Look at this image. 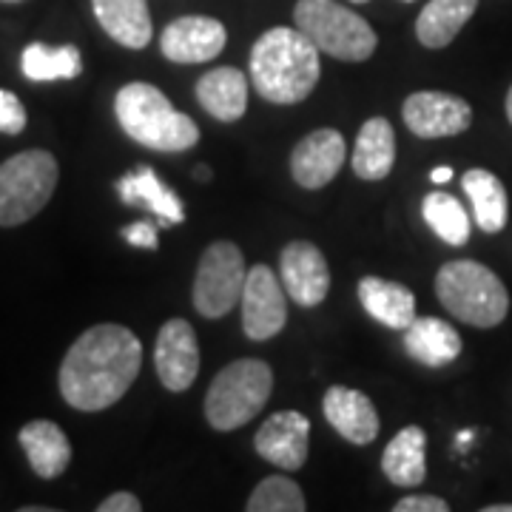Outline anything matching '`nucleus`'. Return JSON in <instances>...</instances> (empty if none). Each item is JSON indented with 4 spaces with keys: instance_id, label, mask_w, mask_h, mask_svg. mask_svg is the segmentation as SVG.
<instances>
[{
    "instance_id": "obj_1",
    "label": "nucleus",
    "mask_w": 512,
    "mask_h": 512,
    "mask_svg": "<svg viewBox=\"0 0 512 512\" xmlns=\"http://www.w3.org/2000/svg\"><path fill=\"white\" fill-rule=\"evenodd\" d=\"M143 345L123 325H94L77 336L60 365V396L80 413L109 410L140 376Z\"/></svg>"
},
{
    "instance_id": "obj_2",
    "label": "nucleus",
    "mask_w": 512,
    "mask_h": 512,
    "mask_svg": "<svg viewBox=\"0 0 512 512\" xmlns=\"http://www.w3.org/2000/svg\"><path fill=\"white\" fill-rule=\"evenodd\" d=\"M319 74V49L299 29L274 26L251 49L254 89L276 106L308 100L319 83Z\"/></svg>"
},
{
    "instance_id": "obj_3",
    "label": "nucleus",
    "mask_w": 512,
    "mask_h": 512,
    "mask_svg": "<svg viewBox=\"0 0 512 512\" xmlns=\"http://www.w3.org/2000/svg\"><path fill=\"white\" fill-rule=\"evenodd\" d=\"M117 123L140 146L163 154H180L200 143V126L171 106L157 86L128 83L114 97Z\"/></svg>"
},
{
    "instance_id": "obj_4",
    "label": "nucleus",
    "mask_w": 512,
    "mask_h": 512,
    "mask_svg": "<svg viewBox=\"0 0 512 512\" xmlns=\"http://www.w3.org/2000/svg\"><path fill=\"white\" fill-rule=\"evenodd\" d=\"M436 296L456 319L473 328H495L510 313L504 282L481 262L453 259L436 274Z\"/></svg>"
},
{
    "instance_id": "obj_5",
    "label": "nucleus",
    "mask_w": 512,
    "mask_h": 512,
    "mask_svg": "<svg viewBox=\"0 0 512 512\" xmlns=\"http://www.w3.org/2000/svg\"><path fill=\"white\" fill-rule=\"evenodd\" d=\"M274 390L271 365L262 359H237L214 376L205 396V419L214 430L245 427L268 404Z\"/></svg>"
},
{
    "instance_id": "obj_6",
    "label": "nucleus",
    "mask_w": 512,
    "mask_h": 512,
    "mask_svg": "<svg viewBox=\"0 0 512 512\" xmlns=\"http://www.w3.org/2000/svg\"><path fill=\"white\" fill-rule=\"evenodd\" d=\"M296 29L325 55L348 63L373 57L379 37L362 15L345 9L336 0H299L293 9Z\"/></svg>"
},
{
    "instance_id": "obj_7",
    "label": "nucleus",
    "mask_w": 512,
    "mask_h": 512,
    "mask_svg": "<svg viewBox=\"0 0 512 512\" xmlns=\"http://www.w3.org/2000/svg\"><path fill=\"white\" fill-rule=\"evenodd\" d=\"M57 160L43 148H29L0 163V228L37 217L57 188Z\"/></svg>"
},
{
    "instance_id": "obj_8",
    "label": "nucleus",
    "mask_w": 512,
    "mask_h": 512,
    "mask_svg": "<svg viewBox=\"0 0 512 512\" xmlns=\"http://www.w3.org/2000/svg\"><path fill=\"white\" fill-rule=\"evenodd\" d=\"M245 256L234 242H214L200 256V268L194 276V308L205 319H222L237 308L245 291Z\"/></svg>"
},
{
    "instance_id": "obj_9",
    "label": "nucleus",
    "mask_w": 512,
    "mask_h": 512,
    "mask_svg": "<svg viewBox=\"0 0 512 512\" xmlns=\"http://www.w3.org/2000/svg\"><path fill=\"white\" fill-rule=\"evenodd\" d=\"M288 291L268 265H254L242 291V330L251 342H268L288 322Z\"/></svg>"
},
{
    "instance_id": "obj_10",
    "label": "nucleus",
    "mask_w": 512,
    "mask_h": 512,
    "mask_svg": "<svg viewBox=\"0 0 512 512\" xmlns=\"http://www.w3.org/2000/svg\"><path fill=\"white\" fill-rule=\"evenodd\" d=\"M404 126L421 140L456 137L473 126V109L464 97L447 92H416L404 100Z\"/></svg>"
},
{
    "instance_id": "obj_11",
    "label": "nucleus",
    "mask_w": 512,
    "mask_h": 512,
    "mask_svg": "<svg viewBox=\"0 0 512 512\" xmlns=\"http://www.w3.org/2000/svg\"><path fill=\"white\" fill-rule=\"evenodd\" d=\"M154 367L163 387L171 393H183L200 376V342L191 322L168 319L154 345Z\"/></svg>"
},
{
    "instance_id": "obj_12",
    "label": "nucleus",
    "mask_w": 512,
    "mask_h": 512,
    "mask_svg": "<svg viewBox=\"0 0 512 512\" xmlns=\"http://www.w3.org/2000/svg\"><path fill=\"white\" fill-rule=\"evenodd\" d=\"M311 444V421L299 410H282L256 430L254 447L268 464H274L285 473H296L308 461Z\"/></svg>"
},
{
    "instance_id": "obj_13",
    "label": "nucleus",
    "mask_w": 512,
    "mask_h": 512,
    "mask_svg": "<svg viewBox=\"0 0 512 512\" xmlns=\"http://www.w3.org/2000/svg\"><path fill=\"white\" fill-rule=\"evenodd\" d=\"M279 279L296 305L316 308L330 291V268L325 254L305 239L285 245L279 259Z\"/></svg>"
},
{
    "instance_id": "obj_14",
    "label": "nucleus",
    "mask_w": 512,
    "mask_h": 512,
    "mask_svg": "<svg viewBox=\"0 0 512 512\" xmlns=\"http://www.w3.org/2000/svg\"><path fill=\"white\" fill-rule=\"evenodd\" d=\"M228 43V32L217 18L185 15L171 20L160 37V49L171 63H208L220 55Z\"/></svg>"
},
{
    "instance_id": "obj_15",
    "label": "nucleus",
    "mask_w": 512,
    "mask_h": 512,
    "mask_svg": "<svg viewBox=\"0 0 512 512\" xmlns=\"http://www.w3.org/2000/svg\"><path fill=\"white\" fill-rule=\"evenodd\" d=\"M345 137L336 128H319L296 143L291 154V174L302 188H325L345 165Z\"/></svg>"
},
{
    "instance_id": "obj_16",
    "label": "nucleus",
    "mask_w": 512,
    "mask_h": 512,
    "mask_svg": "<svg viewBox=\"0 0 512 512\" xmlns=\"http://www.w3.org/2000/svg\"><path fill=\"white\" fill-rule=\"evenodd\" d=\"M322 413H325L328 424L342 439L350 441V444H359V447L376 441L379 427H382L373 402L367 399L362 390H353V387H345V384H333L325 393Z\"/></svg>"
},
{
    "instance_id": "obj_17",
    "label": "nucleus",
    "mask_w": 512,
    "mask_h": 512,
    "mask_svg": "<svg viewBox=\"0 0 512 512\" xmlns=\"http://www.w3.org/2000/svg\"><path fill=\"white\" fill-rule=\"evenodd\" d=\"M117 194L126 205L148 208L160 220V225H180V222H185V208L180 197L148 165H140V168L128 171L126 177H120L117 180Z\"/></svg>"
},
{
    "instance_id": "obj_18",
    "label": "nucleus",
    "mask_w": 512,
    "mask_h": 512,
    "mask_svg": "<svg viewBox=\"0 0 512 512\" xmlns=\"http://www.w3.org/2000/svg\"><path fill=\"white\" fill-rule=\"evenodd\" d=\"M20 447L29 458L32 470L40 478L63 476L72 464V444L66 439V433L60 430V424L49 419H35L23 424L18 433Z\"/></svg>"
},
{
    "instance_id": "obj_19",
    "label": "nucleus",
    "mask_w": 512,
    "mask_h": 512,
    "mask_svg": "<svg viewBox=\"0 0 512 512\" xmlns=\"http://www.w3.org/2000/svg\"><path fill=\"white\" fill-rule=\"evenodd\" d=\"M359 302L379 325L404 330L416 319V296L402 282H390L382 276H365L359 282Z\"/></svg>"
},
{
    "instance_id": "obj_20",
    "label": "nucleus",
    "mask_w": 512,
    "mask_h": 512,
    "mask_svg": "<svg viewBox=\"0 0 512 512\" xmlns=\"http://www.w3.org/2000/svg\"><path fill=\"white\" fill-rule=\"evenodd\" d=\"M94 18L103 32L126 49H146L154 35L146 0H92Z\"/></svg>"
},
{
    "instance_id": "obj_21",
    "label": "nucleus",
    "mask_w": 512,
    "mask_h": 512,
    "mask_svg": "<svg viewBox=\"0 0 512 512\" xmlns=\"http://www.w3.org/2000/svg\"><path fill=\"white\" fill-rule=\"evenodd\" d=\"M396 163V134L393 126L384 117H370L365 126L359 128L356 146H353V174L365 183H379L390 177Z\"/></svg>"
},
{
    "instance_id": "obj_22",
    "label": "nucleus",
    "mask_w": 512,
    "mask_h": 512,
    "mask_svg": "<svg viewBox=\"0 0 512 512\" xmlns=\"http://www.w3.org/2000/svg\"><path fill=\"white\" fill-rule=\"evenodd\" d=\"M197 100L211 117L237 123L248 109V77L234 66L211 69L197 80Z\"/></svg>"
},
{
    "instance_id": "obj_23",
    "label": "nucleus",
    "mask_w": 512,
    "mask_h": 512,
    "mask_svg": "<svg viewBox=\"0 0 512 512\" xmlns=\"http://www.w3.org/2000/svg\"><path fill=\"white\" fill-rule=\"evenodd\" d=\"M404 350L427 367H444L461 356V336L453 325L436 316H416L404 328Z\"/></svg>"
},
{
    "instance_id": "obj_24",
    "label": "nucleus",
    "mask_w": 512,
    "mask_h": 512,
    "mask_svg": "<svg viewBox=\"0 0 512 512\" xmlns=\"http://www.w3.org/2000/svg\"><path fill=\"white\" fill-rule=\"evenodd\" d=\"M382 470L396 487H419L427 478V433L416 424L399 430L384 447Z\"/></svg>"
},
{
    "instance_id": "obj_25",
    "label": "nucleus",
    "mask_w": 512,
    "mask_h": 512,
    "mask_svg": "<svg viewBox=\"0 0 512 512\" xmlns=\"http://www.w3.org/2000/svg\"><path fill=\"white\" fill-rule=\"evenodd\" d=\"M461 188L467 194V200L473 205V217L478 228L484 234H498L507 217H510V205H507V188L487 168H470L461 177Z\"/></svg>"
},
{
    "instance_id": "obj_26",
    "label": "nucleus",
    "mask_w": 512,
    "mask_h": 512,
    "mask_svg": "<svg viewBox=\"0 0 512 512\" xmlns=\"http://www.w3.org/2000/svg\"><path fill=\"white\" fill-rule=\"evenodd\" d=\"M478 0H430L416 20V37L427 49H444L476 15Z\"/></svg>"
},
{
    "instance_id": "obj_27",
    "label": "nucleus",
    "mask_w": 512,
    "mask_h": 512,
    "mask_svg": "<svg viewBox=\"0 0 512 512\" xmlns=\"http://www.w3.org/2000/svg\"><path fill=\"white\" fill-rule=\"evenodd\" d=\"M20 72L32 83L74 80L83 74V55L77 46H46L29 43L20 55Z\"/></svg>"
},
{
    "instance_id": "obj_28",
    "label": "nucleus",
    "mask_w": 512,
    "mask_h": 512,
    "mask_svg": "<svg viewBox=\"0 0 512 512\" xmlns=\"http://www.w3.org/2000/svg\"><path fill=\"white\" fill-rule=\"evenodd\" d=\"M421 217L433 228V234L441 242H447L453 248L467 245V239H470V217H467L464 205L453 194H447V191L427 194L424 202H421Z\"/></svg>"
},
{
    "instance_id": "obj_29",
    "label": "nucleus",
    "mask_w": 512,
    "mask_h": 512,
    "mask_svg": "<svg viewBox=\"0 0 512 512\" xmlns=\"http://www.w3.org/2000/svg\"><path fill=\"white\" fill-rule=\"evenodd\" d=\"M305 493L288 476L262 478L248 498V512H305Z\"/></svg>"
},
{
    "instance_id": "obj_30",
    "label": "nucleus",
    "mask_w": 512,
    "mask_h": 512,
    "mask_svg": "<svg viewBox=\"0 0 512 512\" xmlns=\"http://www.w3.org/2000/svg\"><path fill=\"white\" fill-rule=\"evenodd\" d=\"M29 123L26 109L18 100V94L9 92V89H0V134H20Z\"/></svg>"
},
{
    "instance_id": "obj_31",
    "label": "nucleus",
    "mask_w": 512,
    "mask_h": 512,
    "mask_svg": "<svg viewBox=\"0 0 512 512\" xmlns=\"http://www.w3.org/2000/svg\"><path fill=\"white\" fill-rule=\"evenodd\" d=\"M396 512H447L450 504L436 495H407L402 501H396Z\"/></svg>"
},
{
    "instance_id": "obj_32",
    "label": "nucleus",
    "mask_w": 512,
    "mask_h": 512,
    "mask_svg": "<svg viewBox=\"0 0 512 512\" xmlns=\"http://www.w3.org/2000/svg\"><path fill=\"white\" fill-rule=\"evenodd\" d=\"M123 239H126L128 245H134V248L154 251L157 248V228L151 222H131V225L123 228Z\"/></svg>"
},
{
    "instance_id": "obj_33",
    "label": "nucleus",
    "mask_w": 512,
    "mask_h": 512,
    "mask_svg": "<svg viewBox=\"0 0 512 512\" xmlns=\"http://www.w3.org/2000/svg\"><path fill=\"white\" fill-rule=\"evenodd\" d=\"M100 512H140L143 510V504H140V498L134 493H114L109 495L106 501H100Z\"/></svg>"
},
{
    "instance_id": "obj_34",
    "label": "nucleus",
    "mask_w": 512,
    "mask_h": 512,
    "mask_svg": "<svg viewBox=\"0 0 512 512\" xmlns=\"http://www.w3.org/2000/svg\"><path fill=\"white\" fill-rule=\"evenodd\" d=\"M430 180L436 185H444V183H450L453 180V168L450 165H441V168H433L430 171Z\"/></svg>"
},
{
    "instance_id": "obj_35",
    "label": "nucleus",
    "mask_w": 512,
    "mask_h": 512,
    "mask_svg": "<svg viewBox=\"0 0 512 512\" xmlns=\"http://www.w3.org/2000/svg\"><path fill=\"white\" fill-rule=\"evenodd\" d=\"M194 180L208 183V180H211V168H208V165H197V168H194Z\"/></svg>"
},
{
    "instance_id": "obj_36",
    "label": "nucleus",
    "mask_w": 512,
    "mask_h": 512,
    "mask_svg": "<svg viewBox=\"0 0 512 512\" xmlns=\"http://www.w3.org/2000/svg\"><path fill=\"white\" fill-rule=\"evenodd\" d=\"M487 512H512V504H495V507H487Z\"/></svg>"
},
{
    "instance_id": "obj_37",
    "label": "nucleus",
    "mask_w": 512,
    "mask_h": 512,
    "mask_svg": "<svg viewBox=\"0 0 512 512\" xmlns=\"http://www.w3.org/2000/svg\"><path fill=\"white\" fill-rule=\"evenodd\" d=\"M470 439H473V430H464V433L458 436V444H467Z\"/></svg>"
},
{
    "instance_id": "obj_38",
    "label": "nucleus",
    "mask_w": 512,
    "mask_h": 512,
    "mask_svg": "<svg viewBox=\"0 0 512 512\" xmlns=\"http://www.w3.org/2000/svg\"><path fill=\"white\" fill-rule=\"evenodd\" d=\"M507 117H510V123H512V86H510V92H507Z\"/></svg>"
},
{
    "instance_id": "obj_39",
    "label": "nucleus",
    "mask_w": 512,
    "mask_h": 512,
    "mask_svg": "<svg viewBox=\"0 0 512 512\" xmlns=\"http://www.w3.org/2000/svg\"><path fill=\"white\" fill-rule=\"evenodd\" d=\"M3 3H20V0H3Z\"/></svg>"
},
{
    "instance_id": "obj_40",
    "label": "nucleus",
    "mask_w": 512,
    "mask_h": 512,
    "mask_svg": "<svg viewBox=\"0 0 512 512\" xmlns=\"http://www.w3.org/2000/svg\"><path fill=\"white\" fill-rule=\"evenodd\" d=\"M353 3H367V0H353Z\"/></svg>"
},
{
    "instance_id": "obj_41",
    "label": "nucleus",
    "mask_w": 512,
    "mask_h": 512,
    "mask_svg": "<svg viewBox=\"0 0 512 512\" xmlns=\"http://www.w3.org/2000/svg\"><path fill=\"white\" fill-rule=\"evenodd\" d=\"M404 3H413V0H404Z\"/></svg>"
}]
</instances>
